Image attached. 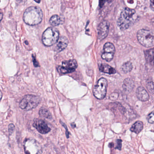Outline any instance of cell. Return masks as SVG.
Segmentation results:
<instances>
[{
    "label": "cell",
    "mask_w": 154,
    "mask_h": 154,
    "mask_svg": "<svg viewBox=\"0 0 154 154\" xmlns=\"http://www.w3.org/2000/svg\"><path fill=\"white\" fill-rule=\"evenodd\" d=\"M147 87L151 93L153 94L154 93V85H153V82L151 81V82H148L147 84Z\"/></svg>",
    "instance_id": "obj_22"
},
{
    "label": "cell",
    "mask_w": 154,
    "mask_h": 154,
    "mask_svg": "<svg viewBox=\"0 0 154 154\" xmlns=\"http://www.w3.org/2000/svg\"><path fill=\"white\" fill-rule=\"evenodd\" d=\"M109 0H100V7L101 8H102L104 3Z\"/></svg>",
    "instance_id": "obj_27"
},
{
    "label": "cell",
    "mask_w": 154,
    "mask_h": 154,
    "mask_svg": "<svg viewBox=\"0 0 154 154\" xmlns=\"http://www.w3.org/2000/svg\"><path fill=\"white\" fill-rule=\"evenodd\" d=\"M108 82L104 78H101L98 81L94 88L93 92L95 98L101 100L104 99L107 93Z\"/></svg>",
    "instance_id": "obj_6"
},
{
    "label": "cell",
    "mask_w": 154,
    "mask_h": 154,
    "mask_svg": "<svg viewBox=\"0 0 154 154\" xmlns=\"http://www.w3.org/2000/svg\"><path fill=\"white\" fill-rule=\"evenodd\" d=\"M49 23L52 26H56L62 24V20L59 16L57 15H54L50 18Z\"/></svg>",
    "instance_id": "obj_17"
},
{
    "label": "cell",
    "mask_w": 154,
    "mask_h": 154,
    "mask_svg": "<svg viewBox=\"0 0 154 154\" xmlns=\"http://www.w3.org/2000/svg\"><path fill=\"white\" fill-rule=\"evenodd\" d=\"M33 125L34 128L41 134H47L51 131V128L48 127L47 123L42 119H35Z\"/></svg>",
    "instance_id": "obj_10"
},
{
    "label": "cell",
    "mask_w": 154,
    "mask_h": 154,
    "mask_svg": "<svg viewBox=\"0 0 154 154\" xmlns=\"http://www.w3.org/2000/svg\"><path fill=\"white\" fill-rule=\"evenodd\" d=\"M132 68H133V66H132V64L130 62H126V63H124L122 65L121 67L122 71L126 73L131 72Z\"/></svg>",
    "instance_id": "obj_20"
},
{
    "label": "cell",
    "mask_w": 154,
    "mask_h": 154,
    "mask_svg": "<svg viewBox=\"0 0 154 154\" xmlns=\"http://www.w3.org/2000/svg\"><path fill=\"white\" fill-rule=\"evenodd\" d=\"M145 54L147 62L153 63L154 60V48H152L145 51Z\"/></svg>",
    "instance_id": "obj_18"
},
{
    "label": "cell",
    "mask_w": 154,
    "mask_h": 154,
    "mask_svg": "<svg viewBox=\"0 0 154 154\" xmlns=\"http://www.w3.org/2000/svg\"><path fill=\"white\" fill-rule=\"evenodd\" d=\"M115 53V47L113 44L109 42L106 43L103 47V52L102 54V58L107 62H110L113 59Z\"/></svg>",
    "instance_id": "obj_9"
},
{
    "label": "cell",
    "mask_w": 154,
    "mask_h": 154,
    "mask_svg": "<svg viewBox=\"0 0 154 154\" xmlns=\"http://www.w3.org/2000/svg\"><path fill=\"white\" fill-rule=\"evenodd\" d=\"M119 94L118 93H113L109 96V99L112 100H117L119 97Z\"/></svg>",
    "instance_id": "obj_23"
},
{
    "label": "cell",
    "mask_w": 154,
    "mask_h": 154,
    "mask_svg": "<svg viewBox=\"0 0 154 154\" xmlns=\"http://www.w3.org/2000/svg\"><path fill=\"white\" fill-rule=\"evenodd\" d=\"M136 11L134 10L125 8L122 10L118 19V26L122 30L128 29L134 21Z\"/></svg>",
    "instance_id": "obj_2"
},
{
    "label": "cell",
    "mask_w": 154,
    "mask_h": 154,
    "mask_svg": "<svg viewBox=\"0 0 154 154\" xmlns=\"http://www.w3.org/2000/svg\"><path fill=\"white\" fill-rule=\"evenodd\" d=\"M137 97L141 101H146L149 100V95L145 88L140 86L137 89L136 91Z\"/></svg>",
    "instance_id": "obj_13"
},
{
    "label": "cell",
    "mask_w": 154,
    "mask_h": 154,
    "mask_svg": "<svg viewBox=\"0 0 154 154\" xmlns=\"http://www.w3.org/2000/svg\"><path fill=\"white\" fill-rule=\"evenodd\" d=\"M43 18V11L38 7L28 8L23 16L25 23L29 26H35L39 24L42 21Z\"/></svg>",
    "instance_id": "obj_1"
},
{
    "label": "cell",
    "mask_w": 154,
    "mask_h": 154,
    "mask_svg": "<svg viewBox=\"0 0 154 154\" xmlns=\"http://www.w3.org/2000/svg\"><path fill=\"white\" fill-rule=\"evenodd\" d=\"M25 152L27 154H37L40 153V148L37 142L34 139H27L24 143Z\"/></svg>",
    "instance_id": "obj_8"
},
{
    "label": "cell",
    "mask_w": 154,
    "mask_h": 154,
    "mask_svg": "<svg viewBox=\"0 0 154 154\" xmlns=\"http://www.w3.org/2000/svg\"><path fill=\"white\" fill-rule=\"evenodd\" d=\"M15 125L13 124H10L8 126V131L10 134L11 135L15 131Z\"/></svg>",
    "instance_id": "obj_24"
},
{
    "label": "cell",
    "mask_w": 154,
    "mask_h": 154,
    "mask_svg": "<svg viewBox=\"0 0 154 154\" xmlns=\"http://www.w3.org/2000/svg\"><path fill=\"white\" fill-rule=\"evenodd\" d=\"M41 102L38 96L32 94L26 95L20 103V107L26 111L30 110L36 108Z\"/></svg>",
    "instance_id": "obj_5"
},
{
    "label": "cell",
    "mask_w": 154,
    "mask_h": 154,
    "mask_svg": "<svg viewBox=\"0 0 154 154\" xmlns=\"http://www.w3.org/2000/svg\"><path fill=\"white\" fill-rule=\"evenodd\" d=\"M59 36V31L56 28H48L43 33L42 42L46 46H51L57 43Z\"/></svg>",
    "instance_id": "obj_4"
},
{
    "label": "cell",
    "mask_w": 154,
    "mask_h": 154,
    "mask_svg": "<svg viewBox=\"0 0 154 154\" xmlns=\"http://www.w3.org/2000/svg\"><path fill=\"white\" fill-rule=\"evenodd\" d=\"M3 15L2 12L1 11H0V23L1 22L3 18Z\"/></svg>",
    "instance_id": "obj_29"
},
{
    "label": "cell",
    "mask_w": 154,
    "mask_h": 154,
    "mask_svg": "<svg viewBox=\"0 0 154 154\" xmlns=\"http://www.w3.org/2000/svg\"><path fill=\"white\" fill-rule=\"evenodd\" d=\"M143 128V123L142 122L138 121L136 122L131 126L130 128L131 131L134 132L136 134H138Z\"/></svg>",
    "instance_id": "obj_16"
},
{
    "label": "cell",
    "mask_w": 154,
    "mask_h": 154,
    "mask_svg": "<svg viewBox=\"0 0 154 154\" xmlns=\"http://www.w3.org/2000/svg\"><path fill=\"white\" fill-rule=\"evenodd\" d=\"M117 146H116V148L118 149H119L120 150L121 149L122 147V140H121L119 139L117 140Z\"/></svg>",
    "instance_id": "obj_26"
},
{
    "label": "cell",
    "mask_w": 154,
    "mask_h": 154,
    "mask_svg": "<svg viewBox=\"0 0 154 154\" xmlns=\"http://www.w3.org/2000/svg\"><path fill=\"white\" fill-rule=\"evenodd\" d=\"M137 37L139 42L145 47L151 48L154 46V33L152 30L140 29L138 31Z\"/></svg>",
    "instance_id": "obj_3"
},
{
    "label": "cell",
    "mask_w": 154,
    "mask_h": 154,
    "mask_svg": "<svg viewBox=\"0 0 154 154\" xmlns=\"http://www.w3.org/2000/svg\"><path fill=\"white\" fill-rule=\"evenodd\" d=\"M39 114L41 117H44L46 119H50L52 118L51 113H50L49 111L44 107H42L40 109L39 112Z\"/></svg>",
    "instance_id": "obj_19"
},
{
    "label": "cell",
    "mask_w": 154,
    "mask_h": 154,
    "mask_svg": "<svg viewBox=\"0 0 154 154\" xmlns=\"http://www.w3.org/2000/svg\"><path fill=\"white\" fill-rule=\"evenodd\" d=\"M2 92L0 91V101L1 100L2 98Z\"/></svg>",
    "instance_id": "obj_30"
},
{
    "label": "cell",
    "mask_w": 154,
    "mask_h": 154,
    "mask_svg": "<svg viewBox=\"0 0 154 154\" xmlns=\"http://www.w3.org/2000/svg\"><path fill=\"white\" fill-rule=\"evenodd\" d=\"M35 2H37V3H40V2H41V0H34Z\"/></svg>",
    "instance_id": "obj_31"
},
{
    "label": "cell",
    "mask_w": 154,
    "mask_h": 154,
    "mask_svg": "<svg viewBox=\"0 0 154 154\" xmlns=\"http://www.w3.org/2000/svg\"><path fill=\"white\" fill-rule=\"evenodd\" d=\"M135 84L134 82L131 78H127L124 80L122 84V88L124 91L127 93H130L134 89Z\"/></svg>",
    "instance_id": "obj_14"
},
{
    "label": "cell",
    "mask_w": 154,
    "mask_h": 154,
    "mask_svg": "<svg viewBox=\"0 0 154 154\" xmlns=\"http://www.w3.org/2000/svg\"><path fill=\"white\" fill-rule=\"evenodd\" d=\"M78 66L77 62L74 59L64 61L62 65L58 66L57 70L61 74H68L75 71Z\"/></svg>",
    "instance_id": "obj_7"
},
{
    "label": "cell",
    "mask_w": 154,
    "mask_h": 154,
    "mask_svg": "<svg viewBox=\"0 0 154 154\" xmlns=\"http://www.w3.org/2000/svg\"><path fill=\"white\" fill-rule=\"evenodd\" d=\"M150 8L152 11L154 10V0H150Z\"/></svg>",
    "instance_id": "obj_28"
},
{
    "label": "cell",
    "mask_w": 154,
    "mask_h": 154,
    "mask_svg": "<svg viewBox=\"0 0 154 154\" xmlns=\"http://www.w3.org/2000/svg\"><path fill=\"white\" fill-rule=\"evenodd\" d=\"M109 28V24L108 21L103 20L101 22L98 27V38L102 40L106 38L108 35Z\"/></svg>",
    "instance_id": "obj_11"
},
{
    "label": "cell",
    "mask_w": 154,
    "mask_h": 154,
    "mask_svg": "<svg viewBox=\"0 0 154 154\" xmlns=\"http://www.w3.org/2000/svg\"><path fill=\"white\" fill-rule=\"evenodd\" d=\"M56 43L54 50L56 52L59 53L66 48L68 45V40L65 37L62 36L58 38Z\"/></svg>",
    "instance_id": "obj_12"
},
{
    "label": "cell",
    "mask_w": 154,
    "mask_h": 154,
    "mask_svg": "<svg viewBox=\"0 0 154 154\" xmlns=\"http://www.w3.org/2000/svg\"><path fill=\"white\" fill-rule=\"evenodd\" d=\"M148 121L149 123L153 124L154 122V111L150 112L147 117Z\"/></svg>",
    "instance_id": "obj_21"
},
{
    "label": "cell",
    "mask_w": 154,
    "mask_h": 154,
    "mask_svg": "<svg viewBox=\"0 0 154 154\" xmlns=\"http://www.w3.org/2000/svg\"><path fill=\"white\" fill-rule=\"evenodd\" d=\"M100 72L109 74H113L116 73V70L113 67L106 64H101L100 66Z\"/></svg>",
    "instance_id": "obj_15"
},
{
    "label": "cell",
    "mask_w": 154,
    "mask_h": 154,
    "mask_svg": "<svg viewBox=\"0 0 154 154\" xmlns=\"http://www.w3.org/2000/svg\"><path fill=\"white\" fill-rule=\"evenodd\" d=\"M32 58H33V62L34 63V66L35 67H38L39 66V64H38V62L37 61L34 55H32Z\"/></svg>",
    "instance_id": "obj_25"
}]
</instances>
